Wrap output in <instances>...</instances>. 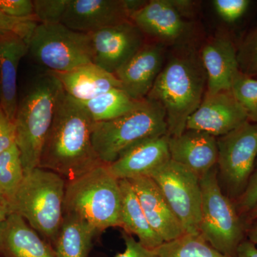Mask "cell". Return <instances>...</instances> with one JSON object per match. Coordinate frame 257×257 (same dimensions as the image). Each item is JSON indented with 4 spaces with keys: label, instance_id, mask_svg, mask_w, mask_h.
<instances>
[{
    "label": "cell",
    "instance_id": "obj_19",
    "mask_svg": "<svg viewBox=\"0 0 257 257\" xmlns=\"http://www.w3.org/2000/svg\"><path fill=\"white\" fill-rule=\"evenodd\" d=\"M171 160L184 166L199 179L217 165L215 137L197 130H186L179 136L170 137Z\"/></svg>",
    "mask_w": 257,
    "mask_h": 257
},
{
    "label": "cell",
    "instance_id": "obj_31",
    "mask_svg": "<svg viewBox=\"0 0 257 257\" xmlns=\"http://www.w3.org/2000/svg\"><path fill=\"white\" fill-rule=\"evenodd\" d=\"M237 56L242 73L249 76L257 73V28L243 41Z\"/></svg>",
    "mask_w": 257,
    "mask_h": 257
},
{
    "label": "cell",
    "instance_id": "obj_26",
    "mask_svg": "<svg viewBox=\"0 0 257 257\" xmlns=\"http://www.w3.org/2000/svg\"><path fill=\"white\" fill-rule=\"evenodd\" d=\"M154 251L158 257H231L213 247L200 234L187 233L164 242Z\"/></svg>",
    "mask_w": 257,
    "mask_h": 257
},
{
    "label": "cell",
    "instance_id": "obj_21",
    "mask_svg": "<svg viewBox=\"0 0 257 257\" xmlns=\"http://www.w3.org/2000/svg\"><path fill=\"white\" fill-rule=\"evenodd\" d=\"M0 250L7 257H56L54 249L15 213H10L1 225Z\"/></svg>",
    "mask_w": 257,
    "mask_h": 257
},
{
    "label": "cell",
    "instance_id": "obj_32",
    "mask_svg": "<svg viewBox=\"0 0 257 257\" xmlns=\"http://www.w3.org/2000/svg\"><path fill=\"white\" fill-rule=\"evenodd\" d=\"M250 2L248 0H214L213 2L216 13L224 21L233 23L239 20L246 13Z\"/></svg>",
    "mask_w": 257,
    "mask_h": 257
},
{
    "label": "cell",
    "instance_id": "obj_37",
    "mask_svg": "<svg viewBox=\"0 0 257 257\" xmlns=\"http://www.w3.org/2000/svg\"><path fill=\"white\" fill-rule=\"evenodd\" d=\"M234 257H257V246L249 240H243L236 248Z\"/></svg>",
    "mask_w": 257,
    "mask_h": 257
},
{
    "label": "cell",
    "instance_id": "obj_2",
    "mask_svg": "<svg viewBox=\"0 0 257 257\" xmlns=\"http://www.w3.org/2000/svg\"><path fill=\"white\" fill-rule=\"evenodd\" d=\"M179 49L164 66L147 96L165 110L170 137L185 131L187 120L200 105L207 88L200 55L189 47Z\"/></svg>",
    "mask_w": 257,
    "mask_h": 257
},
{
    "label": "cell",
    "instance_id": "obj_34",
    "mask_svg": "<svg viewBox=\"0 0 257 257\" xmlns=\"http://www.w3.org/2000/svg\"><path fill=\"white\" fill-rule=\"evenodd\" d=\"M16 144L15 121L10 119L0 105V154Z\"/></svg>",
    "mask_w": 257,
    "mask_h": 257
},
{
    "label": "cell",
    "instance_id": "obj_25",
    "mask_svg": "<svg viewBox=\"0 0 257 257\" xmlns=\"http://www.w3.org/2000/svg\"><path fill=\"white\" fill-rule=\"evenodd\" d=\"M146 99L136 100L122 89H113L91 100L80 103L94 122H101L116 119L138 109Z\"/></svg>",
    "mask_w": 257,
    "mask_h": 257
},
{
    "label": "cell",
    "instance_id": "obj_18",
    "mask_svg": "<svg viewBox=\"0 0 257 257\" xmlns=\"http://www.w3.org/2000/svg\"><path fill=\"white\" fill-rule=\"evenodd\" d=\"M147 221L164 242L177 239L184 230L156 182L151 177L130 179Z\"/></svg>",
    "mask_w": 257,
    "mask_h": 257
},
{
    "label": "cell",
    "instance_id": "obj_13",
    "mask_svg": "<svg viewBox=\"0 0 257 257\" xmlns=\"http://www.w3.org/2000/svg\"><path fill=\"white\" fill-rule=\"evenodd\" d=\"M132 22L151 41L163 46L183 45L190 25L171 0H151L132 15Z\"/></svg>",
    "mask_w": 257,
    "mask_h": 257
},
{
    "label": "cell",
    "instance_id": "obj_9",
    "mask_svg": "<svg viewBox=\"0 0 257 257\" xmlns=\"http://www.w3.org/2000/svg\"><path fill=\"white\" fill-rule=\"evenodd\" d=\"M149 177L156 182L184 232L199 234L202 212L200 179L188 168L172 160Z\"/></svg>",
    "mask_w": 257,
    "mask_h": 257
},
{
    "label": "cell",
    "instance_id": "obj_28",
    "mask_svg": "<svg viewBox=\"0 0 257 257\" xmlns=\"http://www.w3.org/2000/svg\"><path fill=\"white\" fill-rule=\"evenodd\" d=\"M231 91L244 109L248 121L257 123V79L240 72L233 82Z\"/></svg>",
    "mask_w": 257,
    "mask_h": 257
},
{
    "label": "cell",
    "instance_id": "obj_35",
    "mask_svg": "<svg viewBox=\"0 0 257 257\" xmlns=\"http://www.w3.org/2000/svg\"><path fill=\"white\" fill-rule=\"evenodd\" d=\"M125 243L123 252L118 253L116 257H158L154 250L149 249L133 237V235L122 233Z\"/></svg>",
    "mask_w": 257,
    "mask_h": 257
},
{
    "label": "cell",
    "instance_id": "obj_17",
    "mask_svg": "<svg viewBox=\"0 0 257 257\" xmlns=\"http://www.w3.org/2000/svg\"><path fill=\"white\" fill-rule=\"evenodd\" d=\"M199 55L207 74L205 94L231 91L241 71L236 49L230 38L224 35L211 37Z\"/></svg>",
    "mask_w": 257,
    "mask_h": 257
},
{
    "label": "cell",
    "instance_id": "obj_1",
    "mask_svg": "<svg viewBox=\"0 0 257 257\" xmlns=\"http://www.w3.org/2000/svg\"><path fill=\"white\" fill-rule=\"evenodd\" d=\"M94 123L82 104L63 89L42 147L39 167L52 171L69 182L104 165L93 147Z\"/></svg>",
    "mask_w": 257,
    "mask_h": 257
},
{
    "label": "cell",
    "instance_id": "obj_8",
    "mask_svg": "<svg viewBox=\"0 0 257 257\" xmlns=\"http://www.w3.org/2000/svg\"><path fill=\"white\" fill-rule=\"evenodd\" d=\"M28 52L38 63L55 72L91 63L94 57L90 35L62 23H38L29 40Z\"/></svg>",
    "mask_w": 257,
    "mask_h": 257
},
{
    "label": "cell",
    "instance_id": "obj_11",
    "mask_svg": "<svg viewBox=\"0 0 257 257\" xmlns=\"http://www.w3.org/2000/svg\"><path fill=\"white\" fill-rule=\"evenodd\" d=\"M147 1L69 0L62 23L69 29L91 34L130 21Z\"/></svg>",
    "mask_w": 257,
    "mask_h": 257
},
{
    "label": "cell",
    "instance_id": "obj_7",
    "mask_svg": "<svg viewBox=\"0 0 257 257\" xmlns=\"http://www.w3.org/2000/svg\"><path fill=\"white\" fill-rule=\"evenodd\" d=\"M202 212L199 234L218 251L234 257L243 241L244 225L229 198L221 192L216 167L200 179Z\"/></svg>",
    "mask_w": 257,
    "mask_h": 257
},
{
    "label": "cell",
    "instance_id": "obj_41",
    "mask_svg": "<svg viewBox=\"0 0 257 257\" xmlns=\"http://www.w3.org/2000/svg\"><path fill=\"white\" fill-rule=\"evenodd\" d=\"M246 215L247 216L248 221H254L257 220V203L255 204L254 207H253L251 210L248 211Z\"/></svg>",
    "mask_w": 257,
    "mask_h": 257
},
{
    "label": "cell",
    "instance_id": "obj_24",
    "mask_svg": "<svg viewBox=\"0 0 257 257\" xmlns=\"http://www.w3.org/2000/svg\"><path fill=\"white\" fill-rule=\"evenodd\" d=\"M97 231L87 221L64 213L63 221L54 243L56 257H88Z\"/></svg>",
    "mask_w": 257,
    "mask_h": 257
},
{
    "label": "cell",
    "instance_id": "obj_40",
    "mask_svg": "<svg viewBox=\"0 0 257 257\" xmlns=\"http://www.w3.org/2000/svg\"><path fill=\"white\" fill-rule=\"evenodd\" d=\"M10 214V211L8 206L6 204L0 203V228H1V225L3 221Z\"/></svg>",
    "mask_w": 257,
    "mask_h": 257
},
{
    "label": "cell",
    "instance_id": "obj_22",
    "mask_svg": "<svg viewBox=\"0 0 257 257\" xmlns=\"http://www.w3.org/2000/svg\"><path fill=\"white\" fill-rule=\"evenodd\" d=\"M28 53V43L15 36L0 37V105L15 121L18 111V71Z\"/></svg>",
    "mask_w": 257,
    "mask_h": 257
},
{
    "label": "cell",
    "instance_id": "obj_42",
    "mask_svg": "<svg viewBox=\"0 0 257 257\" xmlns=\"http://www.w3.org/2000/svg\"><path fill=\"white\" fill-rule=\"evenodd\" d=\"M0 203H3V204H6V200H5V198L3 194H2L1 192H0Z\"/></svg>",
    "mask_w": 257,
    "mask_h": 257
},
{
    "label": "cell",
    "instance_id": "obj_29",
    "mask_svg": "<svg viewBox=\"0 0 257 257\" xmlns=\"http://www.w3.org/2000/svg\"><path fill=\"white\" fill-rule=\"evenodd\" d=\"M38 22L36 18H15L0 10V37L15 36L29 42Z\"/></svg>",
    "mask_w": 257,
    "mask_h": 257
},
{
    "label": "cell",
    "instance_id": "obj_36",
    "mask_svg": "<svg viewBox=\"0 0 257 257\" xmlns=\"http://www.w3.org/2000/svg\"><path fill=\"white\" fill-rule=\"evenodd\" d=\"M257 203V170L253 172L244 192L239 197L238 207L242 214H246Z\"/></svg>",
    "mask_w": 257,
    "mask_h": 257
},
{
    "label": "cell",
    "instance_id": "obj_38",
    "mask_svg": "<svg viewBox=\"0 0 257 257\" xmlns=\"http://www.w3.org/2000/svg\"><path fill=\"white\" fill-rule=\"evenodd\" d=\"M171 3L175 7L177 11L180 13L183 18L185 15H189L192 12L194 11V2L185 1V0H171Z\"/></svg>",
    "mask_w": 257,
    "mask_h": 257
},
{
    "label": "cell",
    "instance_id": "obj_4",
    "mask_svg": "<svg viewBox=\"0 0 257 257\" xmlns=\"http://www.w3.org/2000/svg\"><path fill=\"white\" fill-rule=\"evenodd\" d=\"M66 184L58 174L37 167L25 175L7 205L54 244L63 221Z\"/></svg>",
    "mask_w": 257,
    "mask_h": 257
},
{
    "label": "cell",
    "instance_id": "obj_23",
    "mask_svg": "<svg viewBox=\"0 0 257 257\" xmlns=\"http://www.w3.org/2000/svg\"><path fill=\"white\" fill-rule=\"evenodd\" d=\"M121 194V226L125 232L138 236L143 246L154 250L164 243L147 221L131 182L119 180Z\"/></svg>",
    "mask_w": 257,
    "mask_h": 257
},
{
    "label": "cell",
    "instance_id": "obj_12",
    "mask_svg": "<svg viewBox=\"0 0 257 257\" xmlns=\"http://www.w3.org/2000/svg\"><path fill=\"white\" fill-rule=\"evenodd\" d=\"M89 35L94 50L93 63L113 74L147 42L143 32L131 20Z\"/></svg>",
    "mask_w": 257,
    "mask_h": 257
},
{
    "label": "cell",
    "instance_id": "obj_14",
    "mask_svg": "<svg viewBox=\"0 0 257 257\" xmlns=\"http://www.w3.org/2000/svg\"><path fill=\"white\" fill-rule=\"evenodd\" d=\"M248 121L231 91L204 94L197 110L187 120L186 130H197L215 138L224 136Z\"/></svg>",
    "mask_w": 257,
    "mask_h": 257
},
{
    "label": "cell",
    "instance_id": "obj_27",
    "mask_svg": "<svg viewBox=\"0 0 257 257\" xmlns=\"http://www.w3.org/2000/svg\"><path fill=\"white\" fill-rule=\"evenodd\" d=\"M25 175L21 154L15 144L0 154V192L6 203L15 195Z\"/></svg>",
    "mask_w": 257,
    "mask_h": 257
},
{
    "label": "cell",
    "instance_id": "obj_6",
    "mask_svg": "<svg viewBox=\"0 0 257 257\" xmlns=\"http://www.w3.org/2000/svg\"><path fill=\"white\" fill-rule=\"evenodd\" d=\"M165 135L168 130L165 110L156 101L147 99L143 106L128 114L94 122L92 142L99 160L108 165L133 145Z\"/></svg>",
    "mask_w": 257,
    "mask_h": 257
},
{
    "label": "cell",
    "instance_id": "obj_3",
    "mask_svg": "<svg viewBox=\"0 0 257 257\" xmlns=\"http://www.w3.org/2000/svg\"><path fill=\"white\" fill-rule=\"evenodd\" d=\"M62 91L59 79L47 72L35 79L19 101L15 119L16 145L25 175L40 165L42 147Z\"/></svg>",
    "mask_w": 257,
    "mask_h": 257
},
{
    "label": "cell",
    "instance_id": "obj_15",
    "mask_svg": "<svg viewBox=\"0 0 257 257\" xmlns=\"http://www.w3.org/2000/svg\"><path fill=\"white\" fill-rule=\"evenodd\" d=\"M165 49V46L156 42L147 41L114 74L121 82V89L133 99H147L163 68Z\"/></svg>",
    "mask_w": 257,
    "mask_h": 257
},
{
    "label": "cell",
    "instance_id": "obj_30",
    "mask_svg": "<svg viewBox=\"0 0 257 257\" xmlns=\"http://www.w3.org/2000/svg\"><path fill=\"white\" fill-rule=\"evenodd\" d=\"M34 15L40 24L62 23L69 0H34Z\"/></svg>",
    "mask_w": 257,
    "mask_h": 257
},
{
    "label": "cell",
    "instance_id": "obj_33",
    "mask_svg": "<svg viewBox=\"0 0 257 257\" xmlns=\"http://www.w3.org/2000/svg\"><path fill=\"white\" fill-rule=\"evenodd\" d=\"M0 10L13 18H35L32 0H0Z\"/></svg>",
    "mask_w": 257,
    "mask_h": 257
},
{
    "label": "cell",
    "instance_id": "obj_16",
    "mask_svg": "<svg viewBox=\"0 0 257 257\" xmlns=\"http://www.w3.org/2000/svg\"><path fill=\"white\" fill-rule=\"evenodd\" d=\"M169 135L143 140L123 152L108 170L116 179L149 177L152 172L171 160Z\"/></svg>",
    "mask_w": 257,
    "mask_h": 257
},
{
    "label": "cell",
    "instance_id": "obj_20",
    "mask_svg": "<svg viewBox=\"0 0 257 257\" xmlns=\"http://www.w3.org/2000/svg\"><path fill=\"white\" fill-rule=\"evenodd\" d=\"M50 72L59 79L64 92L79 102L91 100L113 89H121L114 74L93 62L67 72Z\"/></svg>",
    "mask_w": 257,
    "mask_h": 257
},
{
    "label": "cell",
    "instance_id": "obj_39",
    "mask_svg": "<svg viewBox=\"0 0 257 257\" xmlns=\"http://www.w3.org/2000/svg\"><path fill=\"white\" fill-rule=\"evenodd\" d=\"M248 240L257 245V220L253 221L250 229L248 231Z\"/></svg>",
    "mask_w": 257,
    "mask_h": 257
},
{
    "label": "cell",
    "instance_id": "obj_10",
    "mask_svg": "<svg viewBox=\"0 0 257 257\" xmlns=\"http://www.w3.org/2000/svg\"><path fill=\"white\" fill-rule=\"evenodd\" d=\"M216 140L221 177L231 195L239 197L257 162V123L246 121Z\"/></svg>",
    "mask_w": 257,
    "mask_h": 257
},
{
    "label": "cell",
    "instance_id": "obj_5",
    "mask_svg": "<svg viewBox=\"0 0 257 257\" xmlns=\"http://www.w3.org/2000/svg\"><path fill=\"white\" fill-rule=\"evenodd\" d=\"M121 194L119 180L107 165H101L67 182L64 214H72L101 232L121 226Z\"/></svg>",
    "mask_w": 257,
    "mask_h": 257
}]
</instances>
